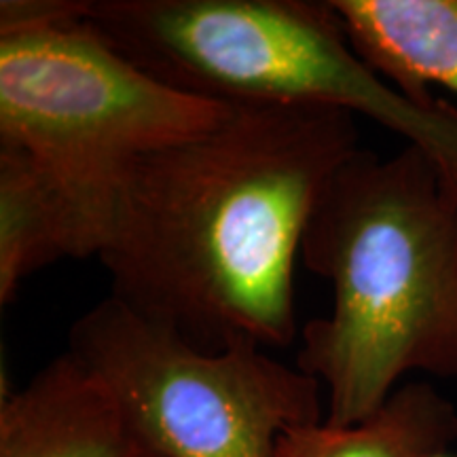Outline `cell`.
I'll use <instances>...</instances> for the list:
<instances>
[{"label": "cell", "mask_w": 457, "mask_h": 457, "mask_svg": "<svg viewBox=\"0 0 457 457\" xmlns=\"http://www.w3.org/2000/svg\"><path fill=\"white\" fill-rule=\"evenodd\" d=\"M100 239L74 197L15 148L0 146V303L51 262L98 256Z\"/></svg>", "instance_id": "ba28073f"}, {"label": "cell", "mask_w": 457, "mask_h": 457, "mask_svg": "<svg viewBox=\"0 0 457 457\" xmlns=\"http://www.w3.org/2000/svg\"><path fill=\"white\" fill-rule=\"evenodd\" d=\"M81 15L134 64L188 94L364 114L424 153L457 199V108L411 98L381 77L330 3L83 0Z\"/></svg>", "instance_id": "3957f363"}, {"label": "cell", "mask_w": 457, "mask_h": 457, "mask_svg": "<svg viewBox=\"0 0 457 457\" xmlns=\"http://www.w3.org/2000/svg\"><path fill=\"white\" fill-rule=\"evenodd\" d=\"M356 151L341 108L233 104L212 129L140 159L98 254L111 296L205 352L290 345L307 222Z\"/></svg>", "instance_id": "6da1fadb"}, {"label": "cell", "mask_w": 457, "mask_h": 457, "mask_svg": "<svg viewBox=\"0 0 457 457\" xmlns=\"http://www.w3.org/2000/svg\"><path fill=\"white\" fill-rule=\"evenodd\" d=\"M301 261L335 296L296 356L327 386L324 421L369 420L409 373L457 377V199L424 153L347 157L313 208Z\"/></svg>", "instance_id": "7a4b0ae2"}, {"label": "cell", "mask_w": 457, "mask_h": 457, "mask_svg": "<svg viewBox=\"0 0 457 457\" xmlns=\"http://www.w3.org/2000/svg\"><path fill=\"white\" fill-rule=\"evenodd\" d=\"M360 57L411 98L457 94V0H330Z\"/></svg>", "instance_id": "52a82bcc"}, {"label": "cell", "mask_w": 457, "mask_h": 457, "mask_svg": "<svg viewBox=\"0 0 457 457\" xmlns=\"http://www.w3.org/2000/svg\"><path fill=\"white\" fill-rule=\"evenodd\" d=\"M0 457H153L94 370L66 352L0 400Z\"/></svg>", "instance_id": "8992f818"}, {"label": "cell", "mask_w": 457, "mask_h": 457, "mask_svg": "<svg viewBox=\"0 0 457 457\" xmlns=\"http://www.w3.org/2000/svg\"><path fill=\"white\" fill-rule=\"evenodd\" d=\"M426 457H453V455H449V451H441V453H432V455H426Z\"/></svg>", "instance_id": "30bf717a"}, {"label": "cell", "mask_w": 457, "mask_h": 457, "mask_svg": "<svg viewBox=\"0 0 457 457\" xmlns=\"http://www.w3.org/2000/svg\"><path fill=\"white\" fill-rule=\"evenodd\" d=\"M455 438L453 404L430 384L411 381L358 424L290 428L279 434L273 457H426L449 451Z\"/></svg>", "instance_id": "9c48e42d"}, {"label": "cell", "mask_w": 457, "mask_h": 457, "mask_svg": "<svg viewBox=\"0 0 457 457\" xmlns=\"http://www.w3.org/2000/svg\"><path fill=\"white\" fill-rule=\"evenodd\" d=\"M231 106L134 64L83 20L81 0L51 24L0 34V146L24 153L71 193L100 248L125 174L212 129Z\"/></svg>", "instance_id": "277c9868"}, {"label": "cell", "mask_w": 457, "mask_h": 457, "mask_svg": "<svg viewBox=\"0 0 457 457\" xmlns=\"http://www.w3.org/2000/svg\"><path fill=\"white\" fill-rule=\"evenodd\" d=\"M68 352L104 381L153 457H273L279 434L322 421L316 377L256 343L199 350L114 296L74 322Z\"/></svg>", "instance_id": "5b68a950"}]
</instances>
